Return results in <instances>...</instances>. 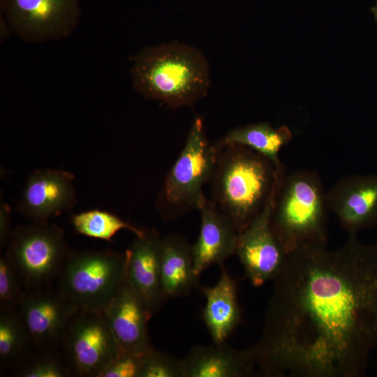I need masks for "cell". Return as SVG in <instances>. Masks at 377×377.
Instances as JSON below:
<instances>
[{
	"label": "cell",
	"instance_id": "cell-23",
	"mask_svg": "<svg viewBox=\"0 0 377 377\" xmlns=\"http://www.w3.org/2000/svg\"><path fill=\"white\" fill-rule=\"evenodd\" d=\"M138 377H184L182 359L152 348L142 357Z\"/></svg>",
	"mask_w": 377,
	"mask_h": 377
},
{
	"label": "cell",
	"instance_id": "cell-28",
	"mask_svg": "<svg viewBox=\"0 0 377 377\" xmlns=\"http://www.w3.org/2000/svg\"><path fill=\"white\" fill-rule=\"evenodd\" d=\"M371 11L373 13L374 17V20H375V21L376 22V25H377V0H376V5L374 7H372Z\"/></svg>",
	"mask_w": 377,
	"mask_h": 377
},
{
	"label": "cell",
	"instance_id": "cell-11",
	"mask_svg": "<svg viewBox=\"0 0 377 377\" xmlns=\"http://www.w3.org/2000/svg\"><path fill=\"white\" fill-rule=\"evenodd\" d=\"M17 309L31 344L41 350L61 343L71 318L77 312L57 289L46 286L25 290Z\"/></svg>",
	"mask_w": 377,
	"mask_h": 377
},
{
	"label": "cell",
	"instance_id": "cell-18",
	"mask_svg": "<svg viewBox=\"0 0 377 377\" xmlns=\"http://www.w3.org/2000/svg\"><path fill=\"white\" fill-rule=\"evenodd\" d=\"M219 267L220 277L214 286H199L206 301L202 320L215 343L226 342L241 319L237 281L229 274L224 265Z\"/></svg>",
	"mask_w": 377,
	"mask_h": 377
},
{
	"label": "cell",
	"instance_id": "cell-26",
	"mask_svg": "<svg viewBox=\"0 0 377 377\" xmlns=\"http://www.w3.org/2000/svg\"><path fill=\"white\" fill-rule=\"evenodd\" d=\"M142 355L121 353L103 369L98 377H138Z\"/></svg>",
	"mask_w": 377,
	"mask_h": 377
},
{
	"label": "cell",
	"instance_id": "cell-12",
	"mask_svg": "<svg viewBox=\"0 0 377 377\" xmlns=\"http://www.w3.org/2000/svg\"><path fill=\"white\" fill-rule=\"evenodd\" d=\"M73 173L57 169H37L27 177L18 205L31 222L47 221L71 209L77 201Z\"/></svg>",
	"mask_w": 377,
	"mask_h": 377
},
{
	"label": "cell",
	"instance_id": "cell-21",
	"mask_svg": "<svg viewBox=\"0 0 377 377\" xmlns=\"http://www.w3.org/2000/svg\"><path fill=\"white\" fill-rule=\"evenodd\" d=\"M71 223L79 234L107 242L121 230H128L135 236H141L145 230L122 220L109 212L101 209L87 210L72 216Z\"/></svg>",
	"mask_w": 377,
	"mask_h": 377
},
{
	"label": "cell",
	"instance_id": "cell-8",
	"mask_svg": "<svg viewBox=\"0 0 377 377\" xmlns=\"http://www.w3.org/2000/svg\"><path fill=\"white\" fill-rule=\"evenodd\" d=\"M61 344L71 370L79 376L98 377L121 353L104 311L76 312L68 325Z\"/></svg>",
	"mask_w": 377,
	"mask_h": 377
},
{
	"label": "cell",
	"instance_id": "cell-2",
	"mask_svg": "<svg viewBox=\"0 0 377 377\" xmlns=\"http://www.w3.org/2000/svg\"><path fill=\"white\" fill-rule=\"evenodd\" d=\"M133 89L172 108L191 106L206 96L210 66L202 51L175 41L142 48L130 59Z\"/></svg>",
	"mask_w": 377,
	"mask_h": 377
},
{
	"label": "cell",
	"instance_id": "cell-5",
	"mask_svg": "<svg viewBox=\"0 0 377 377\" xmlns=\"http://www.w3.org/2000/svg\"><path fill=\"white\" fill-rule=\"evenodd\" d=\"M219 151L218 145L209 142L202 119L196 117L156 199V209L163 219H175L200 208L206 200L202 188L211 181Z\"/></svg>",
	"mask_w": 377,
	"mask_h": 377
},
{
	"label": "cell",
	"instance_id": "cell-17",
	"mask_svg": "<svg viewBox=\"0 0 377 377\" xmlns=\"http://www.w3.org/2000/svg\"><path fill=\"white\" fill-rule=\"evenodd\" d=\"M184 377H245L254 374L255 364L247 349L226 342L198 345L182 358Z\"/></svg>",
	"mask_w": 377,
	"mask_h": 377
},
{
	"label": "cell",
	"instance_id": "cell-7",
	"mask_svg": "<svg viewBox=\"0 0 377 377\" xmlns=\"http://www.w3.org/2000/svg\"><path fill=\"white\" fill-rule=\"evenodd\" d=\"M6 257L27 289L47 286L57 279L71 252L64 231L47 221L32 222L13 229Z\"/></svg>",
	"mask_w": 377,
	"mask_h": 377
},
{
	"label": "cell",
	"instance_id": "cell-3",
	"mask_svg": "<svg viewBox=\"0 0 377 377\" xmlns=\"http://www.w3.org/2000/svg\"><path fill=\"white\" fill-rule=\"evenodd\" d=\"M218 147V158L210 181L212 201L240 233L265 207L285 172L246 147Z\"/></svg>",
	"mask_w": 377,
	"mask_h": 377
},
{
	"label": "cell",
	"instance_id": "cell-25",
	"mask_svg": "<svg viewBox=\"0 0 377 377\" xmlns=\"http://www.w3.org/2000/svg\"><path fill=\"white\" fill-rule=\"evenodd\" d=\"M69 366L50 355L38 357L23 366L18 376L23 377H65L71 371Z\"/></svg>",
	"mask_w": 377,
	"mask_h": 377
},
{
	"label": "cell",
	"instance_id": "cell-10",
	"mask_svg": "<svg viewBox=\"0 0 377 377\" xmlns=\"http://www.w3.org/2000/svg\"><path fill=\"white\" fill-rule=\"evenodd\" d=\"M279 186L263 209L238 235L235 255L244 267L246 276L256 287L274 280L288 257L271 226Z\"/></svg>",
	"mask_w": 377,
	"mask_h": 377
},
{
	"label": "cell",
	"instance_id": "cell-20",
	"mask_svg": "<svg viewBox=\"0 0 377 377\" xmlns=\"http://www.w3.org/2000/svg\"><path fill=\"white\" fill-rule=\"evenodd\" d=\"M291 139L292 133L288 127L276 128L267 122H259L231 129L216 144L221 147H246L267 158L277 170H283L279 152Z\"/></svg>",
	"mask_w": 377,
	"mask_h": 377
},
{
	"label": "cell",
	"instance_id": "cell-27",
	"mask_svg": "<svg viewBox=\"0 0 377 377\" xmlns=\"http://www.w3.org/2000/svg\"><path fill=\"white\" fill-rule=\"evenodd\" d=\"M12 229L11 210L10 206L1 203L0 206V245L4 247L7 245L11 234Z\"/></svg>",
	"mask_w": 377,
	"mask_h": 377
},
{
	"label": "cell",
	"instance_id": "cell-16",
	"mask_svg": "<svg viewBox=\"0 0 377 377\" xmlns=\"http://www.w3.org/2000/svg\"><path fill=\"white\" fill-rule=\"evenodd\" d=\"M200 228L191 245L195 274L200 275L214 265L219 266L235 255L239 233L228 216L206 198L200 208Z\"/></svg>",
	"mask_w": 377,
	"mask_h": 377
},
{
	"label": "cell",
	"instance_id": "cell-24",
	"mask_svg": "<svg viewBox=\"0 0 377 377\" xmlns=\"http://www.w3.org/2000/svg\"><path fill=\"white\" fill-rule=\"evenodd\" d=\"M24 287L10 260L6 256L0 258V305L1 309L17 307Z\"/></svg>",
	"mask_w": 377,
	"mask_h": 377
},
{
	"label": "cell",
	"instance_id": "cell-14",
	"mask_svg": "<svg viewBox=\"0 0 377 377\" xmlns=\"http://www.w3.org/2000/svg\"><path fill=\"white\" fill-rule=\"evenodd\" d=\"M104 312L121 353L142 355L153 348L147 327L151 317L131 284L127 272Z\"/></svg>",
	"mask_w": 377,
	"mask_h": 377
},
{
	"label": "cell",
	"instance_id": "cell-22",
	"mask_svg": "<svg viewBox=\"0 0 377 377\" xmlns=\"http://www.w3.org/2000/svg\"><path fill=\"white\" fill-rule=\"evenodd\" d=\"M31 344L20 313L15 308L1 309L0 362L1 369L13 365Z\"/></svg>",
	"mask_w": 377,
	"mask_h": 377
},
{
	"label": "cell",
	"instance_id": "cell-6",
	"mask_svg": "<svg viewBox=\"0 0 377 377\" xmlns=\"http://www.w3.org/2000/svg\"><path fill=\"white\" fill-rule=\"evenodd\" d=\"M126 251L85 250L72 253L56 289L77 311H104L127 272Z\"/></svg>",
	"mask_w": 377,
	"mask_h": 377
},
{
	"label": "cell",
	"instance_id": "cell-4",
	"mask_svg": "<svg viewBox=\"0 0 377 377\" xmlns=\"http://www.w3.org/2000/svg\"><path fill=\"white\" fill-rule=\"evenodd\" d=\"M326 192L316 171L299 170L281 179L271 217L274 235L288 256L327 246Z\"/></svg>",
	"mask_w": 377,
	"mask_h": 377
},
{
	"label": "cell",
	"instance_id": "cell-9",
	"mask_svg": "<svg viewBox=\"0 0 377 377\" xmlns=\"http://www.w3.org/2000/svg\"><path fill=\"white\" fill-rule=\"evenodd\" d=\"M0 5L10 30L29 43L68 36L80 17V0H0Z\"/></svg>",
	"mask_w": 377,
	"mask_h": 377
},
{
	"label": "cell",
	"instance_id": "cell-1",
	"mask_svg": "<svg viewBox=\"0 0 377 377\" xmlns=\"http://www.w3.org/2000/svg\"><path fill=\"white\" fill-rule=\"evenodd\" d=\"M246 348L263 376L360 377L377 348V242L297 250L274 280Z\"/></svg>",
	"mask_w": 377,
	"mask_h": 377
},
{
	"label": "cell",
	"instance_id": "cell-15",
	"mask_svg": "<svg viewBox=\"0 0 377 377\" xmlns=\"http://www.w3.org/2000/svg\"><path fill=\"white\" fill-rule=\"evenodd\" d=\"M162 237L156 229L145 230L135 236L126 251L127 274L151 317L158 313L168 299L161 278V246Z\"/></svg>",
	"mask_w": 377,
	"mask_h": 377
},
{
	"label": "cell",
	"instance_id": "cell-19",
	"mask_svg": "<svg viewBox=\"0 0 377 377\" xmlns=\"http://www.w3.org/2000/svg\"><path fill=\"white\" fill-rule=\"evenodd\" d=\"M191 245L185 237L177 233L162 238L161 278L167 298L188 296L200 286L194 269Z\"/></svg>",
	"mask_w": 377,
	"mask_h": 377
},
{
	"label": "cell",
	"instance_id": "cell-13",
	"mask_svg": "<svg viewBox=\"0 0 377 377\" xmlns=\"http://www.w3.org/2000/svg\"><path fill=\"white\" fill-rule=\"evenodd\" d=\"M328 209L350 233L377 224V173L344 177L326 192Z\"/></svg>",
	"mask_w": 377,
	"mask_h": 377
}]
</instances>
